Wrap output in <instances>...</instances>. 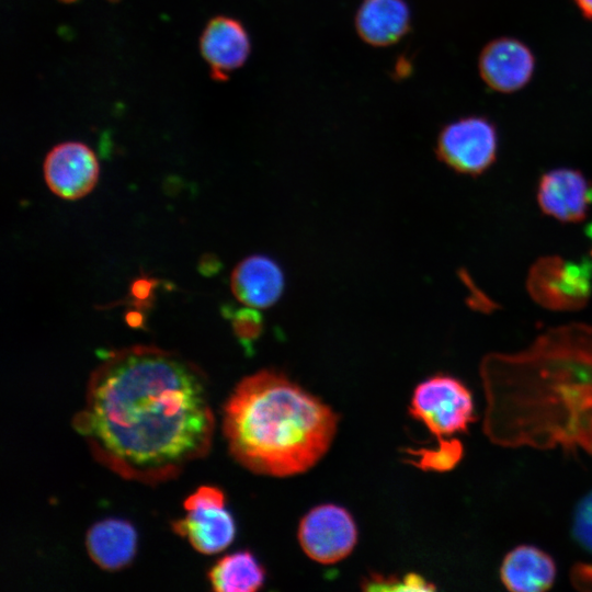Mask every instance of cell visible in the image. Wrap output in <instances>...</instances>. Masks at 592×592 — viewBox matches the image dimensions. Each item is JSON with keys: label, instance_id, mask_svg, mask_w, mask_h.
<instances>
[{"label": "cell", "instance_id": "obj_1", "mask_svg": "<svg viewBox=\"0 0 592 592\" xmlns=\"http://www.w3.org/2000/svg\"><path fill=\"white\" fill-rule=\"evenodd\" d=\"M72 426L118 476L147 485L173 479L212 446L206 376L181 354L157 346L111 351L91 373Z\"/></svg>", "mask_w": 592, "mask_h": 592}, {"label": "cell", "instance_id": "obj_2", "mask_svg": "<svg viewBox=\"0 0 592 592\" xmlns=\"http://www.w3.org/2000/svg\"><path fill=\"white\" fill-rule=\"evenodd\" d=\"M481 378L493 443L592 453V327L556 328L521 353L491 354Z\"/></svg>", "mask_w": 592, "mask_h": 592}, {"label": "cell", "instance_id": "obj_3", "mask_svg": "<svg viewBox=\"0 0 592 592\" xmlns=\"http://www.w3.org/2000/svg\"><path fill=\"white\" fill-rule=\"evenodd\" d=\"M338 415L285 375L262 369L242 378L223 410V432L247 469L288 477L314 467L329 449Z\"/></svg>", "mask_w": 592, "mask_h": 592}, {"label": "cell", "instance_id": "obj_4", "mask_svg": "<svg viewBox=\"0 0 592 592\" xmlns=\"http://www.w3.org/2000/svg\"><path fill=\"white\" fill-rule=\"evenodd\" d=\"M410 413L437 439L467 431L475 420L469 389L448 375H435L420 383L412 395Z\"/></svg>", "mask_w": 592, "mask_h": 592}, {"label": "cell", "instance_id": "obj_5", "mask_svg": "<svg viewBox=\"0 0 592 592\" xmlns=\"http://www.w3.org/2000/svg\"><path fill=\"white\" fill-rule=\"evenodd\" d=\"M498 133L483 116L460 117L439 133L435 153L440 161L456 172L477 175L496 160Z\"/></svg>", "mask_w": 592, "mask_h": 592}, {"label": "cell", "instance_id": "obj_6", "mask_svg": "<svg viewBox=\"0 0 592 592\" xmlns=\"http://www.w3.org/2000/svg\"><path fill=\"white\" fill-rule=\"evenodd\" d=\"M186 515L173 522V531L197 551L212 555L228 547L235 538V521L225 508L224 492L202 486L183 504Z\"/></svg>", "mask_w": 592, "mask_h": 592}, {"label": "cell", "instance_id": "obj_7", "mask_svg": "<svg viewBox=\"0 0 592 592\" xmlns=\"http://www.w3.org/2000/svg\"><path fill=\"white\" fill-rule=\"evenodd\" d=\"M298 540L305 554L319 563H334L353 550L357 528L352 515L335 504L311 509L300 521Z\"/></svg>", "mask_w": 592, "mask_h": 592}, {"label": "cell", "instance_id": "obj_8", "mask_svg": "<svg viewBox=\"0 0 592 592\" xmlns=\"http://www.w3.org/2000/svg\"><path fill=\"white\" fill-rule=\"evenodd\" d=\"M592 262H566L546 258L536 263L528 278L534 298L554 309L581 307L590 295Z\"/></svg>", "mask_w": 592, "mask_h": 592}, {"label": "cell", "instance_id": "obj_9", "mask_svg": "<svg viewBox=\"0 0 592 592\" xmlns=\"http://www.w3.org/2000/svg\"><path fill=\"white\" fill-rule=\"evenodd\" d=\"M44 177L50 191L65 200H78L92 191L99 178V162L84 144L67 141L55 146L44 161Z\"/></svg>", "mask_w": 592, "mask_h": 592}, {"label": "cell", "instance_id": "obj_10", "mask_svg": "<svg viewBox=\"0 0 592 592\" xmlns=\"http://www.w3.org/2000/svg\"><path fill=\"white\" fill-rule=\"evenodd\" d=\"M478 67L482 80L489 88L510 93L520 90L531 80L535 58L521 41L500 37L483 47Z\"/></svg>", "mask_w": 592, "mask_h": 592}, {"label": "cell", "instance_id": "obj_11", "mask_svg": "<svg viewBox=\"0 0 592 592\" xmlns=\"http://www.w3.org/2000/svg\"><path fill=\"white\" fill-rule=\"evenodd\" d=\"M200 48L216 81H227L229 75L247 61L251 43L242 23L234 18L217 15L203 30Z\"/></svg>", "mask_w": 592, "mask_h": 592}, {"label": "cell", "instance_id": "obj_12", "mask_svg": "<svg viewBox=\"0 0 592 592\" xmlns=\"http://www.w3.org/2000/svg\"><path fill=\"white\" fill-rule=\"evenodd\" d=\"M537 201L545 214L558 220L580 221L592 204V183L577 170H550L539 181Z\"/></svg>", "mask_w": 592, "mask_h": 592}, {"label": "cell", "instance_id": "obj_13", "mask_svg": "<svg viewBox=\"0 0 592 592\" xmlns=\"http://www.w3.org/2000/svg\"><path fill=\"white\" fill-rule=\"evenodd\" d=\"M230 286L240 303L251 308H267L283 294L284 273L273 259L253 254L240 261L234 269Z\"/></svg>", "mask_w": 592, "mask_h": 592}, {"label": "cell", "instance_id": "obj_14", "mask_svg": "<svg viewBox=\"0 0 592 592\" xmlns=\"http://www.w3.org/2000/svg\"><path fill=\"white\" fill-rule=\"evenodd\" d=\"M354 25L363 42L373 47H387L410 32L411 11L406 0H363Z\"/></svg>", "mask_w": 592, "mask_h": 592}, {"label": "cell", "instance_id": "obj_15", "mask_svg": "<svg viewBox=\"0 0 592 592\" xmlns=\"http://www.w3.org/2000/svg\"><path fill=\"white\" fill-rule=\"evenodd\" d=\"M500 578L510 591L542 592L553 585L556 565L544 550L531 545H521L505 555L500 568Z\"/></svg>", "mask_w": 592, "mask_h": 592}, {"label": "cell", "instance_id": "obj_16", "mask_svg": "<svg viewBox=\"0 0 592 592\" xmlns=\"http://www.w3.org/2000/svg\"><path fill=\"white\" fill-rule=\"evenodd\" d=\"M137 535L133 525L118 519L93 524L87 533V550L102 569L119 570L128 566L136 553Z\"/></svg>", "mask_w": 592, "mask_h": 592}, {"label": "cell", "instance_id": "obj_17", "mask_svg": "<svg viewBox=\"0 0 592 592\" xmlns=\"http://www.w3.org/2000/svg\"><path fill=\"white\" fill-rule=\"evenodd\" d=\"M208 579L217 592H254L262 587L265 571L251 553L243 550L219 559Z\"/></svg>", "mask_w": 592, "mask_h": 592}, {"label": "cell", "instance_id": "obj_18", "mask_svg": "<svg viewBox=\"0 0 592 592\" xmlns=\"http://www.w3.org/2000/svg\"><path fill=\"white\" fill-rule=\"evenodd\" d=\"M408 459L423 470L446 471L453 469L463 456V446L457 439H439L434 448L407 449Z\"/></svg>", "mask_w": 592, "mask_h": 592}, {"label": "cell", "instance_id": "obj_19", "mask_svg": "<svg viewBox=\"0 0 592 592\" xmlns=\"http://www.w3.org/2000/svg\"><path fill=\"white\" fill-rule=\"evenodd\" d=\"M366 591H433L435 587L422 576L408 573L402 579L374 574L363 582Z\"/></svg>", "mask_w": 592, "mask_h": 592}, {"label": "cell", "instance_id": "obj_20", "mask_svg": "<svg viewBox=\"0 0 592 592\" xmlns=\"http://www.w3.org/2000/svg\"><path fill=\"white\" fill-rule=\"evenodd\" d=\"M572 535L584 550L592 554V491L585 494L574 509Z\"/></svg>", "mask_w": 592, "mask_h": 592}, {"label": "cell", "instance_id": "obj_21", "mask_svg": "<svg viewBox=\"0 0 592 592\" xmlns=\"http://www.w3.org/2000/svg\"><path fill=\"white\" fill-rule=\"evenodd\" d=\"M232 327L237 337L244 343H250L262 332V316L252 309H240L232 318Z\"/></svg>", "mask_w": 592, "mask_h": 592}, {"label": "cell", "instance_id": "obj_22", "mask_svg": "<svg viewBox=\"0 0 592 592\" xmlns=\"http://www.w3.org/2000/svg\"><path fill=\"white\" fill-rule=\"evenodd\" d=\"M584 18L592 20V0H572Z\"/></svg>", "mask_w": 592, "mask_h": 592}, {"label": "cell", "instance_id": "obj_23", "mask_svg": "<svg viewBox=\"0 0 592 592\" xmlns=\"http://www.w3.org/2000/svg\"><path fill=\"white\" fill-rule=\"evenodd\" d=\"M395 69L396 76L405 77L411 70L410 62L406 58L400 59Z\"/></svg>", "mask_w": 592, "mask_h": 592}, {"label": "cell", "instance_id": "obj_24", "mask_svg": "<svg viewBox=\"0 0 592 592\" xmlns=\"http://www.w3.org/2000/svg\"><path fill=\"white\" fill-rule=\"evenodd\" d=\"M587 236L592 240V223L585 228Z\"/></svg>", "mask_w": 592, "mask_h": 592}, {"label": "cell", "instance_id": "obj_25", "mask_svg": "<svg viewBox=\"0 0 592 592\" xmlns=\"http://www.w3.org/2000/svg\"><path fill=\"white\" fill-rule=\"evenodd\" d=\"M61 1H65V2H70V1H73V0H61Z\"/></svg>", "mask_w": 592, "mask_h": 592}]
</instances>
